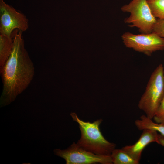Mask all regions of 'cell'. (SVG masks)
I'll use <instances>...</instances> for the list:
<instances>
[{
  "instance_id": "6da1fadb",
  "label": "cell",
  "mask_w": 164,
  "mask_h": 164,
  "mask_svg": "<svg viewBox=\"0 0 164 164\" xmlns=\"http://www.w3.org/2000/svg\"><path fill=\"white\" fill-rule=\"evenodd\" d=\"M13 32V46L10 56L0 69L3 87L1 107L13 101L28 87L34 75L33 63L25 48L22 31Z\"/></svg>"
},
{
  "instance_id": "7a4b0ae2",
  "label": "cell",
  "mask_w": 164,
  "mask_h": 164,
  "mask_svg": "<svg viewBox=\"0 0 164 164\" xmlns=\"http://www.w3.org/2000/svg\"><path fill=\"white\" fill-rule=\"evenodd\" d=\"M70 115L78 124L80 131L81 137L77 143L79 146L96 155H111L116 145L107 141L102 135L100 129L102 119L91 122L80 119L75 113Z\"/></svg>"
},
{
  "instance_id": "3957f363",
  "label": "cell",
  "mask_w": 164,
  "mask_h": 164,
  "mask_svg": "<svg viewBox=\"0 0 164 164\" xmlns=\"http://www.w3.org/2000/svg\"><path fill=\"white\" fill-rule=\"evenodd\" d=\"M164 96V69L159 64L152 73L138 103L139 109L152 119Z\"/></svg>"
},
{
  "instance_id": "277c9868",
  "label": "cell",
  "mask_w": 164,
  "mask_h": 164,
  "mask_svg": "<svg viewBox=\"0 0 164 164\" xmlns=\"http://www.w3.org/2000/svg\"><path fill=\"white\" fill-rule=\"evenodd\" d=\"M147 0H132L121 8L123 12L130 13L125 22L130 27L138 28L142 33L152 32L157 20L152 15Z\"/></svg>"
},
{
  "instance_id": "5b68a950",
  "label": "cell",
  "mask_w": 164,
  "mask_h": 164,
  "mask_svg": "<svg viewBox=\"0 0 164 164\" xmlns=\"http://www.w3.org/2000/svg\"><path fill=\"white\" fill-rule=\"evenodd\" d=\"M122 39L126 47L148 56L164 50V38L154 32L137 35L126 32L122 35Z\"/></svg>"
},
{
  "instance_id": "8992f818",
  "label": "cell",
  "mask_w": 164,
  "mask_h": 164,
  "mask_svg": "<svg viewBox=\"0 0 164 164\" xmlns=\"http://www.w3.org/2000/svg\"><path fill=\"white\" fill-rule=\"evenodd\" d=\"M54 154L64 159L66 164H113L111 155H99L87 151L74 142L65 150L55 149Z\"/></svg>"
},
{
  "instance_id": "52a82bcc",
  "label": "cell",
  "mask_w": 164,
  "mask_h": 164,
  "mask_svg": "<svg viewBox=\"0 0 164 164\" xmlns=\"http://www.w3.org/2000/svg\"><path fill=\"white\" fill-rule=\"evenodd\" d=\"M28 27V21L23 14L0 0V34L12 36L15 29L22 32Z\"/></svg>"
},
{
  "instance_id": "ba28073f",
  "label": "cell",
  "mask_w": 164,
  "mask_h": 164,
  "mask_svg": "<svg viewBox=\"0 0 164 164\" xmlns=\"http://www.w3.org/2000/svg\"><path fill=\"white\" fill-rule=\"evenodd\" d=\"M137 141L134 144L125 146L121 149L135 160L139 162L142 152L149 144L158 142V134L155 131L144 129Z\"/></svg>"
},
{
  "instance_id": "9c48e42d",
  "label": "cell",
  "mask_w": 164,
  "mask_h": 164,
  "mask_svg": "<svg viewBox=\"0 0 164 164\" xmlns=\"http://www.w3.org/2000/svg\"><path fill=\"white\" fill-rule=\"evenodd\" d=\"M13 46L12 35V36L0 35V67L5 64L12 51Z\"/></svg>"
},
{
  "instance_id": "30bf717a",
  "label": "cell",
  "mask_w": 164,
  "mask_h": 164,
  "mask_svg": "<svg viewBox=\"0 0 164 164\" xmlns=\"http://www.w3.org/2000/svg\"><path fill=\"white\" fill-rule=\"evenodd\" d=\"M135 124L138 130L150 129L155 131L164 136V123H157L145 115L141 116L136 120Z\"/></svg>"
},
{
  "instance_id": "8fae6325",
  "label": "cell",
  "mask_w": 164,
  "mask_h": 164,
  "mask_svg": "<svg viewBox=\"0 0 164 164\" xmlns=\"http://www.w3.org/2000/svg\"><path fill=\"white\" fill-rule=\"evenodd\" d=\"M111 156L114 164H138L139 163L122 149H114Z\"/></svg>"
},
{
  "instance_id": "7c38bea8",
  "label": "cell",
  "mask_w": 164,
  "mask_h": 164,
  "mask_svg": "<svg viewBox=\"0 0 164 164\" xmlns=\"http://www.w3.org/2000/svg\"><path fill=\"white\" fill-rule=\"evenodd\" d=\"M153 15L156 18L164 19V0H147Z\"/></svg>"
},
{
  "instance_id": "4fadbf2b",
  "label": "cell",
  "mask_w": 164,
  "mask_h": 164,
  "mask_svg": "<svg viewBox=\"0 0 164 164\" xmlns=\"http://www.w3.org/2000/svg\"><path fill=\"white\" fill-rule=\"evenodd\" d=\"M157 123H164V96L153 119Z\"/></svg>"
},
{
  "instance_id": "5bb4252c",
  "label": "cell",
  "mask_w": 164,
  "mask_h": 164,
  "mask_svg": "<svg viewBox=\"0 0 164 164\" xmlns=\"http://www.w3.org/2000/svg\"><path fill=\"white\" fill-rule=\"evenodd\" d=\"M152 32L164 38V19H158L155 24Z\"/></svg>"
},
{
  "instance_id": "9a60e30c",
  "label": "cell",
  "mask_w": 164,
  "mask_h": 164,
  "mask_svg": "<svg viewBox=\"0 0 164 164\" xmlns=\"http://www.w3.org/2000/svg\"><path fill=\"white\" fill-rule=\"evenodd\" d=\"M158 144L164 147V136L158 134Z\"/></svg>"
}]
</instances>
